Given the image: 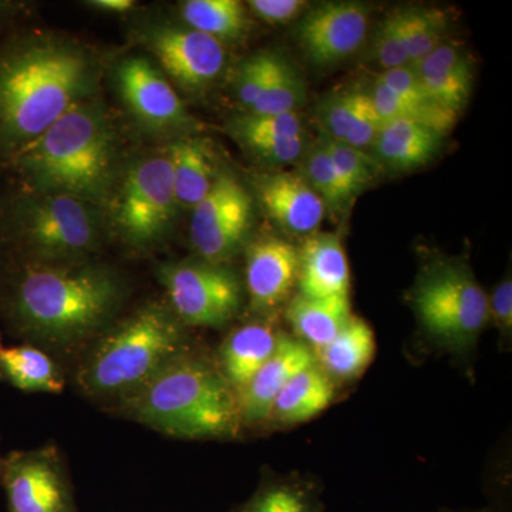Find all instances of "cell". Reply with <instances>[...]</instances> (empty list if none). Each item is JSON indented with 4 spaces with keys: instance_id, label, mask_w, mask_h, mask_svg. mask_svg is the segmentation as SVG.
I'll return each mask as SVG.
<instances>
[{
    "instance_id": "1",
    "label": "cell",
    "mask_w": 512,
    "mask_h": 512,
    "mask_svg": "<svg viewBox=\"0 0 512 512\" xmlns=\"http://www.w3.org/2000/svg\"><path fill=\"white\" fill-rule=\"evenodd\" d=\"M123 296L119 278L92 265L25 264L0 274V316L25 343L55 353L103 333Z\"/></svg>"
},
{
    "instance_id": "2",
    "label": "cell",
    "mask_w": 512,
    "mask_h": 512,
    "mask_svg": "<svg viewBox=\"0 0 512 512\" xmlns=\"http://www.w3.org/2000/svg\"><path fill=\"white\" fill-rule=\"evenodd\" d=\"M94 80L82 50L46 42L0 49V158L12 157L82 103Z\"/></svg>"
},
{
    "instance_id": "3",
    "label": "cell",
    "mask_w": 512,
    "mask_h": 512,
    "mask_svg": "<svg viewBox=\"0 0 512 512\" xmlns=\"http://www.w3.org/2000/svg\"><path fill=\"white\" fill-rule=\"evenodd\" d=\"M116 409L174 439L228 440L244 429L238 393L217 363L191 349Z\"/></svg>"
},
{
    "instance_id": "4",
    "label": "cell",
    "mask_w": 512,
    "mask_h": 512,
    "mask_svg": "<svg viewBox=\"0 0 512 512\" xmlns=\"http://www.w3.org/2000/svg\"><path fill=\"white\" fill-rule=\"evenodd\" d=\"M114 137L94 104H77L10 163L37 195L62 194L82 201L106 197L113 173Z\"/></svg>"
},
{
    "instance_id": "5",
    "label": "cell",
    "mask_w": 512,
    "mask_h": 512,
    "mask_svg": "<svg viewBox=\"0 0 512 512\" xmlns=\"http://www.w3.org/2000/svg\"><path fill=\"white\" fill-rule=\"evenodd\" d=\"M183 323L165 306L147 305L101 333L77 367L82 393L119 406L188 352Z\"/></svg>"
},
{
    "instance_id": "6",
    "label": "cell",
    "mask_w": 512,
    "mask_h": 512,
    "mask_svg": "<svg viewBox=\"0 0 512 512\" xmlns=\"http://www.w3.org/2000/svg\"><path fill=\"white\" fill-rule=\"evenodd\" d=\"M410 302L427 336L448 352L473 349L490 322L487 293L470 266L458 259H437L427 265L414 284Z\"/></svg>"
},
{
    "instance_id": "7",
    "label": "cell",
    "mask_w": 512,
    "mask_h": 512,
    "mask_svg": "<svg viewBox=\"0 0 512 512\" xmlns=\"http://www.w3.org/2000/svg\"><path fill=\"white\" fill-rule=\"evenodd\" d=\"M12 232L37 262L69 259L92 251L96 245V220L86 202L62 194L22 198L13 205Z\"/></svg>"
},
{
    "instance_id": "8",
    "label": "cell",
    "mask_w": 512,
    "mask_h": 512,
    "mask_svg": "<svg viewBox=\"0 0 512 512\" xmlns=\"http://www.w3.org/2000/svg\"><path fill=\"white\" fill-rule=\"evenodd\" d=\"M171 311L183 325L222 328L238 315L242 285L224 264L187 261L161 266Z\"/></svg>"
},
{
    "instance_id": "9",
    "label": "cell",
    "mask_w": 512,
    "mask_h": 512,
    "mask_svg": "<svg viewBox=\"0 0 512 512\" xmlns=\"http://www.w3.org/2000/svg\"><path fill=\"white\" fill-rule=\"evenodd\" d=\"M0 484L8 512H79L66 461L52 444L10 451Z\"/></svg>"
},
{
    "instance_id": "10",
    "label": "cell",
    "mask_w": 512,
    "mask_h": 512,
    "mask_svg": "<svg viewBox=\"0 0 512 512\" xmlns=\"http://www.w3.org/2000/svg\"><path fill=\"white\" fill-rule=\"evenodd\" d=\"M252 227V198L237 178L218 174L211 190L195 205L191 241L202 261L224 264L247 241Z\"/></svg>"
},
{
    "instance_id": "11",
    "label": "cell",
    "mask_w": 512,
    "mask_h": 512,
    "mask_svg": "<svg viewBox=\"0 0 512 512\" xmlns=\"http://www.w3.org/2000/svg\"><path fill=\"white\" fill-rule=\"evenodd\" d=\"M177 204L170 160L148 158L134 165L124 181L117 211L119 227L130 241L147 244L167 229Z\"/></svg>"
},
{
    "instance_id": "12",
    "label": "cell",
    "mask_w": 512,
    "mask_h": 512,
    "mask_svg": "<svg viewBox=\"0 0 512 512\" xmlns=\"http://www.w3.org/2000/svg\"><path fill=\"white\" fill-rule=\"evenodd\" d=\"M369 12L356 2H326L308 9L296 35L315 66H333L348 59L365 42Z\"/></svg>"
},
{
    "instance_id": "13",
    "label": "cell",
    "mask_w": 512,
    "mask_h": 512,
    "mask_svg": "<svg viewBox=\"0 0 512 512\" xmlns=\"http://www.w3.org/2000/svg\"><path fill=\"white\" fill-rule=\"evenodd\" d=\"M299 251L285 239L266 237L247 251V291L251 308L271 312L288 302L298 285Z\"/></svg>"
},
{
    "instance_id": "14",
    "label": "cell",
    "mask_w": 512,
    "mask_h": 512,
    "mask_svg": "<svg viewBox=\"0 0 512 512\" xmlns=\"http://www.w3.org/2000/svg\"><path fill=\"white\" fill-rule=\"evenodd\" d=\"M154 53L185 89L198 90L214 82L225 64L220 40L197 30L164 28L154 33Z\"/></svg>"
},
{
    "instance_id": "15",
    "label": "cell",
    "mask_w": 512,
    "mask_h": 512,
    "mask_svg": "<svg viewBox=\"0 0 512 512\" xmlns=\"http://www.w3.org/2000/svg\"><path fill=\"white\" fill-rule=\"evenodd\" d=\"M315 355L308 345L291 336H282L274 355L249 380L239 393L242 427H254L269 420L272 404L292 377L315 365Z\"/></svg>"
},
{
    "instance_id": "16",
    "label": "cell",
    "mask_w": 512,
    "mask_h": 512,
    "mask_svg": "<svg viewBox=\"0 0 512 512\" xmlns=\"http://www.w3.org/2000/svg\"><path fill=\"white\" fill-rule=\"evenodd\" d=\"M258 198L278 227L295 235H312L322 224L326 207L303 174L274 173L259 178Z\"/></svg>"
},
{
    "instance_id": "17",
    "label": "cell",
    "mask_w": 512,
    "mask_h": 512,
    "mask_svg": "<svg viewBox=\"0 0 512 512\" xmlns=\"http://www.w3.org/2000/svg\"><path fill=\"white\" fill-rule=\"evenodd\" d=\"M117 79L121 96L138 119L157 127L187 123V111L177 93L146 59L126 60L119 67Z\"/></svg>"
},
{
    "instance_id": "18",
    "label": "cell",
    "mask_w": 512,
    "mask_h": 512,
    "mask_svg": "<svg viewBox=\"0 0 512 512\" xmlns=\"http://www.w3.org/2000/svg\"><path fill=\"white\" fill-rule=\"evenodd\" d=\"M299 251V295L326 299L349 296L348 255L338 234H312Z\"/></svg>"
},
{
    "instance_id": "19",
    "label": "cell",
    "mask_w": 512,
    "mask_h": 512,
    "mask_svg": "<svg viewBox=\"0 0 512 512\" xmlns=\"http://www.w3.org/2000/svg\"><path fill=\"white\" fill-rule=\"evenodd\" d=\"M421 86L427 99L444 110L458 114L470 99L473 69L460 47L440 45L417 66Z\"/></svg>"
},
{
    "instance_id": "20",
    "label": "cell",
    "mask_w": 512,
    "mask_h": 512,
    "mask_svg": "<svg viewBox=\"0 0 512 512\" xmlns=\"http://www.w3.org/2000/svg\"><path fill=\"white\" fill-rule=\"evenodd\" d=\"M284 332L268 322H251L232 330L221 345L218 367L228 383L239 393L265 365Z\"/></svg>"
},
{
    "instance_id": "21",
    "label": "cell",
    "mask_w": 512,
    "mask_h": 512,
    "mask_svg": "<svg viewBox=\"0 0 512 512\" xmlns=\"http://www.w3.org/2000/svg\"><path fill=\"white\" fill-rule=\"evenodd\" d=\"M320 120L325 127V138L363 151L373 146L383 124L370 94L362 92L329 97L320 107Z\"/></svg>"
},
{
    "instance_id": "22",
    "label": "cell",
    "mask_w": 512,
    "mask_h": 512,
    "mask_svg": "<svg viewBox=\"0 0 512 512\" xmlns=\"http://www.w3.org/2000/svg\"><path fill=\"white\" fill-rule=\"evenodd\" d=\"M441 146V133L410 119L383 123L373 148L377 161L396 168L412 170L429 163Z\"/></svg>"
},
{
    "instance_id": "23",
    "label": "cell",
    "mask_w": 512,
    "mask_h": 512,
    "mask_svg": "<svg viewBox=\"0 0 512 512\" xmlns=\"http://www.w3.org/2000/svg\"><path fill=\"white\" fill-rule=\"evenodd\" d=\"M336 396L335 380L318 365L292 377L272 404L269 421L282 426L305 423L325 412Z\"/></svg>"
},
{
    "instance_id": "24",
    "label": "cell",
    "mask_w": 512,
    "mask_h": 512,
    "mask_svg": "<svg viewBox=\"0 0 512 512\" xmlns=\"http://www.w3.org/2000/svg\"><path fill=\"white\" fill-rule=\"evenodd\" d=\"M286 319L301 342L315 352L338 336L352 318L349 296L313 299L293 296L286 306Z\"/></svg>"
},
{
    "instance_id": "25",
    "label": "cell",
    "mask_w": 512,
    "mask_h": 512,
    "mask_svg": "<svg viewBox=\"0 0 512 512\" xmlns=\"http://www.w3.org/2000/svg\"><path fill=\"white\" fill-rule=\"evenodd\" d=\"M376 353V338L369 323L353 316L338 336L313 352L316 365L332 380H352L362 375Z\"/></svg>"
},
{
    "instance_id": "26",
    "label": "cell",
    "mask_w": 512,
    "mask_h": 512,
    "mask_svg": "<svg viewBox=\"0 0 512 512\" xmlns=\"http://www.w3.org/2000/svg\"><path fill=\"white\" fill-rule=\"evenodd\" d=\"M0 382L26 393H62L66 376L46 350L22 343L0 350Z\"/></svg>"
},
{
    "instance_id": "27",
    "label": "cell",
    "mask_w": 512,
    "mask_h": 512,
    "mask_svg": "<svg viewBox=\"0 0 512 512\" xmlns=\"http://www.w3.org/2000/svg\"><path fill=\"white\" fill-rule=\"evenodd\" d=\"M168 154L177 201L194 208L211 190L218 175L211 151L197 138H183L171 144Z\"/></svg>"
},
{
    "instance_id": "28",
    "label": "cell",
    "mask_w": 512,
    "mask_h": 512,
    "mask_svg": "<svg viewBox=\"0 0 512 512\" xmlns=\"http://www.w3.org/2000/svg\"><path fill=\"white\" fill-rule=\"evenodd\" d=\"M192 29L214 39H237L247 30L248 18L238 0H188L181 6Z\"/></svg>"
},
{
    "instance_id": "29",
    "label": "cell",
    "mask_w": 512,
    "mask_h": 512,
    "mask_svg": "<svg viewBox=\"0 0 512 512\" xmlns=\"http://www.w3.org/2000/svg\"><path fill=\"white\" fill-rule=\"evenodd\" d=\"M229 512H319V504L308 484L269 477L248 501Z\"/></svg>"
},
{
    "instance_id": "30",
    "label": "cell",
    "mask_w": 512,
    "mask_h": 512,
    "mask_svg": "<svg viewBox=\"0 0 512 512\" xmlns=\"http://www.w3.org/2000/svg\"><path fill=\"white\" fill-rule=\"evenodd\" d=\"M410 66H417L436 47L443 45L446 16L439 9L413 6L397 10Z\"/></svg>"
},
{
    "instance_id": "31",
    "label": "cell",
    "mask_w": 512,
    "mask_h": 512,
    "mask_svg": "<svg viewBox=\"0 0 512 512\" xmlns=\"http://www.w3.org/2000/svg\"><path fill=\"white\" fill-rule=\"evenodd\" d=\"M305 99V86L301 74L282 60L276 59L269 82L248 114L271 116V114L296 113Z\"/></svg>"
},
{
    "instance_id": "32",
    "label": "cell",
    "mask_w": 512,
    "mask_h": 512,
    "mask_svg": "<svg viewBox=\"0 0 512 512\" xmlns=\"http://www.w3.org/2000/svg\"><path fill=\"white\" fill-rule=\"evenodd\" d=\"M303 177L311 184L325 207L338 210L353 198L348 187H346L345 181L340 177L338 168L333 163L323 140L313 150L309 151Z\"/></svg>"
},
{
    "instance_id": "33",
    "label": "cell",
    "mask_w": 512,
    "mask_h": 512,
    "mask_svg": "<svg viewBox=\"0 0 512 512\" xmlns=\"http://www.w3.org/2000/svg\"><path fill=\"white\" fill-rule=\"evenodd\" d=\"M323 143L328 148L340 177L345 181L353 197L375 180L377 165H379L375 157H370L366 151L357 150L355 147L329 140V138H323Z\"/></svg>"
},
{
    "instance_id": "34",
    "label": "cell",
    "mask_w": 512,
    "mask_h": 512,
    "mask_svg": "<svg viewBox=\"0 0 512 512\" xmlns=\"http://www.w3.org/2000/svg\"><path fill=\"white\" fill-rule=\"evenodd\" d=\"M373 40H375L373 52H375L377 63L383 67V72L410 66L409 53L404 43L397 10L380 23Z\"/></svg>"
},
{
    "instance_id": "35",
    "label": "cell",
    "mask_w": 512,
    "mask_h": 512,
    "mask_svg": "<svg viewBox=\"0 0 512 512\" xmlns=\"http://www.w3.org/2000/svg\"><path fill=\"white\" fill-rule=\"evenodd\" d=\"M235 134L259 137H301L306 136L303 121L298 113L254 116L247 114L235 121Z\"/></svg>"
},
{
    "instance_id": "36",
    "label": "cell",
    "mask_w": 512,
    "mask_h": 512,
    "mask_svg": "<svg viewBox=\"0 0 512 512\" xmlns=\"http://www.w3.org/2000/svg\"><path fill=\"white\" fill-rule=\"evenodd\" d=\"M276 59H278V56L264 53V55H256L245 60L239 67L237 77L238 99L248 111L252 109L256 100L264 92L272 70H274Z\"/></svg>"
},
{
    "instance_id": "37",
    "label": "cell",
    "mask_w": 512,
    "mask_h": 512,
    "mask_svg": "<svg viewBox=\"0 0 512 512\" xmlns=\"http://www.w3.org/2000/svg\"><path fill=\"white\" fill-rule=\"evenodd\" d=\"M256 157L274 164H289L305 153L306 136L301 137H238Z\"/></svg>"
},
{
    "instance_id": "38",
    "label": "cell",
    "mask_w": 512,
    "mask_h": 512,
    "mask_svg": "<svg viewBox=\"0 0 512 512\" xmlns=\"http://www.w3.org/2000/svg\"><path fill=\"white\" fill-rule=\"evenodd\" d=\"M377 82L389 87L394 93L402 96L404 100L414 104V106H424V104L433 103L427 99L421 86L419 74L412 66L399 67V69L384 70Z\"/></svg>"
},
{
    "instance_id": "39",
    "label": "cell",
    "mask_w": 512,
    "mask_h": 512,
    "mask_svg": "<svg viewBox=\"0 0 512 512\" xmlns=\"http://www.w3.org/2000/svg\"><path fill=\"white\" fill-rule=\"evenodd\" d=\"M248 5L258 18L282 25L298 18L303 10L308 9L309 3L303 0H251Z\"/></svg>"
},
{
    "instance_id": "40",
    "label": "cell",
    "mask_w": 512,
    "mask_h": 512,
    "mask_svg": "<svg viewBox=\"0 0 512 512\" xmlns=\"http://www.w3.org/2000/svg\"><path fill=\"white\" fill-rule=\"evenodd\" d=\"M488 312L505 340L512 336V281L505 278L488 296Z\"/></svg>"
},
{
    "instance_id": "41",
    "label": "cell",
    "mask_w": 512,
    "mask_h": 512,
    "mask_svg": "<svg viewBox=\"0 0 512 512\" xmlns=\"http://www.w3.org/2000/svg\"><path fill=\"white\" fill-rule=\"evenodd\" d=\"M93 5L107 12H127L134 6L133 0H96Z\"/></svg>"
},
{
    "instance_id": "42",
    "label": "cell",
    "mask_w": 512,
    "mask_h": 512,
    "mask_svg": "<svg viewBox=\"0 0 512 512\" xmlns=\"http://www.w3.org/2000/svg\"><path fill=\"white\" fill-rule=\"evenodd\" d=\"M3 461H5V457H3L2 454H0V481H2Z\"/></svg>"
},
{
    "instance_id": "43",
    "label": "cell",
    "mask_w": 512,
    "mask_h": 512,
    "mask_svg": "<svg viewBox=\"0 0 512 512\" xmlns=\"http://www.w3.org/2000/svg\"><path fill=\"white\" fill-rule=\"evenodd\" d=\"M2 9H3V3L0 2V12H2Z\"/></svg>"
},
{
    "instance_id": "44",
    "label": "cell",
    "mask_w": 512,
    "mask_h": 512,
    "mask_svg": "<svg viewBox=\"0 0 512 512\" xmlns=\"http://www.w3.org/2000/svg\"><path fill=\"white\" fill-rule=\"evenodd\" d=\"M2 338H0V350H2Z\"/></svg>"
}]
</instances>
